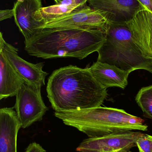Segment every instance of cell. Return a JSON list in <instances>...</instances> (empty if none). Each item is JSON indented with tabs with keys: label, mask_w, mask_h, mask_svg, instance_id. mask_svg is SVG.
Returning a JSON list of instances; mask_svg holds the SVG:
<instances>
[{
	"label": "cell",
	"mask_w": 152,
	"mask_h": 152,
	"mask_svg": "<svg viewBox=\"0 0 152 152\" xmlns=\"http://www.w3.org/2000/svg\"><path fill=\"white\" fill-rule=\"evenodd\" d=\"M47 97L55 111L99 107L108 97L107 88L93 77L88 68L61 67L49 77Z\"/></svg>",
	"instance_id": "1"
},
{
	"label": "cell",
	"mask_w": 152,
	"mask_h": 152,
	"mask_svg": "<svg viewBox=\"0 0 152 152\" xmlns=\"http://www.w3.org/2000/svg\"><path fill=\"white\" fill-rule=\"evenodd\" d=\"M106 38L105 31L79 28L39 29L25 43L29 55L43 59L75 58L82 60L98 51Z\"/></svg>",
	"instance_id": "2"
},
{
	"label": "cell",
	"mask_w": 152,
	"mask_h": 152,
	"mask_svg": "<svg viewBox=\"0 0 152 152\" xmlns=\"http://www.w3.org/2000/svg\"><path fill=\"white\" fill-rule=\"evenodd\" d=\"M65 125L75 128L88 138L115 133L148 130L141 118L124 110L99 106L91 109L54 112Z\"/></svg>",
	"instance_id": "3"
},
{
	"label": "cell",
	"mask_w": 152,
	"mask_h": 152,
	"mask_svg": "<svg viewBox=\"0 0 152 152\" xmlns=\"http://www.w3.org/2000/svg\"><path fill=\"white\" fill-rule=\"evenodd\" d=\"M97 61L131 72L143 69L152 74V58L144 54L133 38L128 23L109 22Z\"/></svg>",
	"instance_id": "4"
},
{
	"label": "cell",
	"mask_w": 152,
	"mask_h": 152,
	"mask_svg": "<svg viewBox=\"0 0 152 152\" xmlns=\"http://www.w3.org/2000/svg\"><path fill=\"white\" fill-rule=\"evenodd\" d=\"M16 96L14 108L22 128L42 120L48 108L42 98L41 88L25 82Z\"/></svg>",
	"instance_id": "5"
},
{
	"label": "cell",
	"mask_w": 152,
	"mask_h": 152,
	"mask_svg": "<svg viewBox=\"0 0 152 152\" xmlns=\"http://www.w3.org/2000/svg\"><path fill=\"white\" fill-rule=\"evenodd\" d=\"M109 21L100 11L89 7L87 4L62 18L44 22L41 29L79 28L106 31Z\"/></svg>",
	"instance_id": "6"
},
{
	"label": "cell",
	"mask_w": 152,
	"mask_h": 152,
	"mask_svg": "<svg viewBox=\"0 0 152 152\" xmlns=\"http://www.w3.org/2000/svg\"><path fill=\"white\" fill-rule=\"evenodd\" d=\"M144 134L139 131L115 133L84 139L76 149L79 152H119L137 146L136 141Z\"/></svg>",
	"instance_id": "7"
},
{
	"label": "cell",
	"mask_w": 152,
	"mask_h": 152,
	"mask_svg": "<svg viewBox=\"0 0 152 152\" xmlns=\"http://www.w3.org/2000/svg\"><path fill=\"white\" fill-rule=\"evenodd\" d=\"M87 4L100 11L109 22L129 23L144 7L137 0H87Z\"/></svg>",
	"instance_id": "8"
},
{
	"label": "cell",
	"mask_w": 152,
	"mask_h": 152,
	"mask_svg": "<svg viewBox=\"0 0 152 152\" xmlns=\"http://www.w3.org/2000/svg\"><path fill=\"white\" fill-rule=\"evenodd\" d=\"M0 34V51L3 53L13 68L26 82L41 88L44 86L46 77L48 75L43 70L44 63L34 64L24 60L18 56V49L5 42L1 32Z\"/></svg>",
	"instance_id": "9"
},
{
	"label": "cell",
	"mask_w": 152,
	"mask_h": 152,
	"mask_svg": "<svg viewBox=\"0 0 152 152\" xmlns=\"http://www.w3.org/2000/svg\"><path fill=\"white\" fill-rule=\"evenodd\" d=\"M42 7L41 0H24L14 3L13 17L16 25L24 37L25 43L35 35L42 25L34 18L35 12Z\"/></svg>",
	"instance_id": "10"
},
{
	"label": "cell",
	"mask_w": 152,
	"mask_h": 152,
	"mask_svg": "<svg viewBox=\"0 0 152 152\" xmlns=\"http://www.w3.org/2000/svg\"><path fill=\"white\" fill-rule=\"evenodd\" d=\"M21 123L13 108L0 110V152H17V138Z\"/></svg>",
	"instance_id": "11"
},
{
	"label": "cell",
	"mask_w": 152,
	"mask_h": 152,
	"mask_svg": "<svg viewBox=\"0 0 152 152\" xmlns=\"http://www.w3.org/2000/svg\"><path fill=\"white\" fill-rule=\"evenodd\" d=\"M128 25L137 44L145 55L152 58V12L144 8Z\"/></svg>",
	"instance_id": "12"
},
{
	"label": "cell",
	"mask_w": 152,
	"mask_h": 152,
	"mask_svg": "<svg viewBox=\"0 0 152 152\" xmlns=\"http://www.w3.org/2000/svg\"><path fill=\"white\" fill-rule=\"evenodd\" d=\"M88 68L98 82L106 88L117 87L124 89L127 86L128 78L131 73L113 65L98 61Z\"/></svg>",
	"instance_id": "13"
},
{
	"label": "cell",
	"mask_w": 152,
	"mask_h": 152,
	"mask_svg": "<svg viewBox=\"0 0 152 152\" xmlns=\"http://www.w3.org/2000/svg\"><path fill=\"white\" fill-rule=\"evenodd\" d=\"M25 82L0 51V99L16 96Z\"/></svg>",
	"instance_id": "14"
},
{
	"label": "cell",
	"mask_w": 152,
	"mask_h": 152,
	"mask_svg": "<svg viewBox=\"0 0 152 152\" xmlns=\"http://www.w3.org/2000/svg\"><path fill=\"white\" fill-rule=\"evenodd\" d=\"M87 4V3L68 4L59 3L54 5L43 7L35 12L34 18L43 25L44 22L62 18L83 8Z\"/></svg>",
	"instance_id": "15"
},
{
	"label": "cell",
	"mask_w": 152,
	"mask_h": 152,
	"mask_svg": "<svg viewBox=\"0 0 152 152\" xmlns=\"http://www.w3.org/2000/svg\"><path fill=\"white\" fill-rule=\"evenodd\" d=\"M135 100L145 116L152 119V85L141 88Z\"/></svg>",
	"instance_id": "16"
},
{
	"label": "cell",
	"mask_w": 152,
	"mask_h": 152,
	"mask_svg": "<svg viewBox=\"0 0 152 152\" xmlns=\"http://www.w3.org/2000/svg\"><path fill=\"white\" fill-rule=\"evenodd\" d=\"M136 145L139 152H152V136L144 134L137 140Z\"/></svg>",
	"instance_id": "17"
},
{
	"label": "cell",
	"mask_w": 152,
	"mask_h": 152,
	"mask_svg": "<svg viewBox=\"0 0 152 152\" xmlns=\"http://www.w3.org/2000/svg\"><path fill=\"white\" fill-rule=\"evenodd\" d=\"M25 152H46V151L40 144L34 142L28 146Z\"/></svg>",
	"instance_id": "18"
},
{
	"label": "cell",
	"mask_w": 152,
	"mask_h": 152,
	"mask_svg": "<svg viewBox=\"0 0 152 152\" xmlns=\"http://www.w3.org/2000/svg\"><path fill=\"white\" fill-rule=\"evenodd\" d=\"M14 17V10L13 9L12 10H1L0 11V20H4L7 19L11 18Z\"/></svg>",
	"instance_id": "19"
},
{
	"label": "cell",
	"mask_w": 152,
	"mask_h": 152,
	"mask_svg": "<svg viewBox=\"0 0 152 152\" xmlns=\"http://www.w3.org/2000/svg\"><path fill=\"white\" fill-rule=\"evenodd\" d=\"M145 9L152 12V0H137Z\"/></svg>",
	"instance_id": "20"
},
{
	"label": "cell",
	"mask_w": 152,
	"mask_h": 152,
	"mask_svg": "<svg viewBox=\"0 0 152 152\" xmlns=\"http://www.w3.org/2000/svg\"><path fill=\"white\" fill-rule=\"evenodd\" d=\"M55 1V2H56V4H57L61 2L62 1H63V0H54Z\"/></svg>",
	"instance_id": "21"
},
{
	"label": "cell",
	"mask_w": 152,
	"mask_h": 152,
	"mask_svg": "<svg viewBox=\"0 0 152 152\" xmlns=\"http://www.w3.org/2000/svg\"><path fill=\"white\" fill-rule=\"evenodd\" d=\"M119 152H131L130 151H120Z\"/></svg>",
	"instance_id": "22"
},
{
	"label": "cell",
	"mask_w": 152,
	"mask_h": 152,
	"mask_svg": "<svg viewBox=\"0 0 152 152\" xmlns=\"http://www.w3.org/2000/svg\"><path fill=\"white\" fill-rule=\"evenodd\" d=\"M24 0H17V1L18 2H23Z\"/></svg>",
	"instance_id": "23"
}]
</instances>
